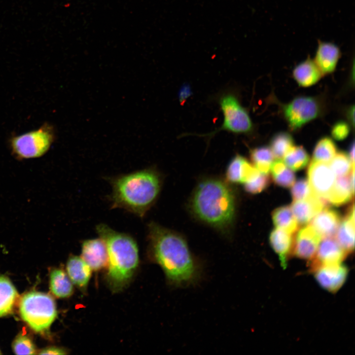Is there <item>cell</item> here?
Masks as SVG:
<instances>
[{
	"label": "cell",
	"mask_w": 355,
	"mask_h": 355,
	"mask_svg": "<svg viewBox=\"0 0 355 355\" xmlns=\"http://www.w3.org/2000/svg\"><path fill=\"white\" fill-rule=\"evenodd\" d=\"M147 240L148 257L161 268L171 287L185 288L201 281L204 265L182 237L152 222L148 225Z\"/></svg>",
	"instance_id": "6da1fadb"
},
{
	"label": "cell",
	"mask_w": 355,
	"mask_h": 355,
	"mask_svg": "<svg viewBox=\"0 0 355 355\" xmlns=\"http://www.w3.org/2000/svg\"><path fill=\"white\" fill-rule=\"evenodd\" d=\"M111 209H122L143 217L154 204L161 189V179L153 169H145L109 179Z\"/></svg>",
	"instance_id": "7a4b0ae2"
},
{
	"label": "cell",
	"mask_w": 355,
	"mask_h": 355,
	"mask_svg": "<svg viewBox=\"0 0 355 355\" xmlns=\"http://www.w3.org/2000/svg\"><path fill=\"white\" fill-rule=\"evenodd\" d=\"M96 230L107 251V285L112 292H119L129 285L139 266L137 244L130 235L117 232L104 223L98 224Z\"/></svg>",
	"instance_id": "3957f363"
},
{
	"label": "cell",
	"mask_w": 355,
	"mask_h": 355,
	"mask_svg": "<svg viewBox=\"0 0 355 355\" xmlns=\"http://www.w3.org/2000/svg\"><path fill=\"white\" fill-rule=\"evenodd\" d=\"M191 206L200 220L213 227L225 229L232 224L235 211L234 195L220 180L208 179L201 182L193 194Z\"/></svg>",
	"instance_id": "277c9868"
},
{
	"label": "cell",
	"mask_w": 355,
	"mask_h": 355,
	"mask_svg": "<svg viewBox=\"0 0 355 355\" xmlns=\"http://www.w3.org/2000/svg\"><path fill=\"white\" fill-rule=\"evenodd\" d=\"M19 311L22 319L39 333L46 332L57 315L53 298L48 294L39 292L25 294L20 300Z\"/></svg>",
	"instance_id": "5b68a950"
},
{
	"label": "cell",
	"mask_w": 355,
	"mask_h": 355,
	"mask_svg": "<svg viewBox=\"0 0 355 355\" xmlns=\"http://www.w3.org/2000/svg\"><path fill=\"white\" fill-rule=\"evenodd\" d=\"M55 138L54 128L45 124L37 130L11 138L10 146L19 159L37 158L48 150Z\"/></svg>",
	"instance_id": "8992f818"
},
{
	"label": "cell",
	"mask_w": 355,
	"mask_h": 355,
	"mask_svg": "<svg viewBox=\"0 0 355 355\" xmlns=\"http://www.w3.org/2000/svg\"><path fill=\"white\" fill-rule=\"evenodd\" d=\"M219 103L223 121L221 127L210 135L222 130L234 134H244L252 130V124L249 115L235 95L226 94L220 97Z\"/></svg>",
	"instance_id": "52a82bcc"
},
{
	"label": "cell",
	"mask_w": 355,
	"mask_h": 355,
	"mask_svg": "<svg viewBox=\"0 0 355 355\" xmlns=\"http://www.w3.org/2000/svg\"><path fill=\"white\" fill-rule=\"evenodd\" d=\"M319 105L316 99L300 97L294 99L284 108V113L290 127L297 129L316 118L319 113Z\"/></svg>",
	"instance_id": "ba28073f"
},
{
	"label": "cell",
	"mask_w": 355,
	"mask_h": 355,
	"mask_svg": "<svg viewBox=\"0 0 355 355\" xmlns=\"http://www.w3.org/2000/svg\"><path fill=\"white\" fill-rule=\"evenodd\" d=\"M307 174L308 182L313 194L327 201V196L336 180V176L329 164L313 160Z\"/></svg>",
	"instance_id": "9c48e42d"
},
{
	"label": "cell",
	"mask_w": 355,
	"mask_h": 355,
	"mask_svg": "<svg viewBox=\"0 0 355 355\" xmlns=\"http://www.w3.org/2000/svg\"><path fill=\"white\" fill-rule=\"evenodd\" d=\"M321 239L310 224L307 225L297 233L291 251L296 256L310 260L315 255Z\"/></svg>",
	"instance_id": "30bf717a"
},
{
	"label": "cell",
	"mask_w": 355,
	"mask_h": 355,
	"mask_svg": "<svg viewBox=\"0 0 355 355\" xmlns=\"http://www.w3.org/2000/svg\"><path fill=\"white\" fill-rule=\"evenodd\" d=\"M347 255L333 237L324 238L320 243L315 255L310 260V269L313 272L320 266L340 264Z\"/></svg>",
	"instance_id": "8fae6325"
},
{
	"label": "cell",
	"mask_w": 355,
	"mask_h": 355,
	"mask_svg": "<svg viewBox=\"0 0 355 355\" xmlns=\"http://www.w3.org/2000/svg\"><path fill=\"white\" fill-rule=\"evenodd\" d=\"M313 272L317 281L322 288L335 292L343 285L348 272L347 268L340 263L320 266Z\"/></svg>",
	"instance_id": "7c38bea8"
},
{
	"label": "cell",
	"mask_w": 355,
	"mask_h": 355,
	"mask_svg": "<svg viewBox=\"0 0 355 355\" xmlns=\"http://www.w3.org/2000/svg\"><path fill=\"white\" fill-rule=\"evenodd\" d=\"M92 270L100 271L107 267L108 254L103 240L99 238L84 240L81 244V257Z\"/></svg>",
	"instance_id": "4fadbf2b"
},
{
	"label": "cell",
	"mask_w": 355,
	"mask_h": 355,
	"mask_svg": "<svg viewBox=\"0 0 355 355\" xmlns=\"http://www.w3.org/2000/svg\"><path fill=\"white\" fill-rule=\"evenodd\" d=\"M329 204L326 200L312 195L305 199L294 201L290 209L298 225H303L311 221Z\"/></svg>",
	"instance_id": "5bb4252c"
},
{
	"label": "cell",
	"mask_w": 355,
	"mask_h": 355,
	"mask_svg": "<svg viewBox=\"0 0 355 355\" xmlns=\"http://www.w3.org/2000/svg\"><path fill=\"white\" fill-rule=\"evenodd\" d=\"M66 270L72 284L85 292L91 277L92 269L89 266L81 257L71 255L67 262Z\"/></svg>",
	"instance_id": "9a60e30c"
},
{
	"label": "cell",
	"mask_w": 355,
	"mask_h": 355,
	"mask_svg": "<svg viewBox=\"0 0 355 355\" xmlns=\"http://www.w3.org/2000/svg\"><path fill=\"white\" fill-rule=\"evenodd\" d=\"M340 56V50L336 44L318 40L314 62L322 74L335 70Z\"/></svg>",
	"instance_id": "2e32d148"
},
{
	"label": "cell",
	"mask_w": 355,
	"mask_h": 355,
	"mask_svg": "<svg viewBox=\"0 0 355 355\" xmlns=\"http://www.w3.org/2000/svg\"><path fill=\"white\" fill-rule=\"evenodd\" d=\"M340 223L338 213L326 207L312 218L310 224L324 238L335 236Z\"/></svg>",
	"instance_id": "e0dca14e"
},
{
	"label": "cell",
	"mask_w": 355,
	"mask_h": 355,
	"mask_svg": "<svg viewBox=\"0 0 355 355\" xmlns=\"http://www.w3.org/2000/svg\"><path fill=\"white\" fill-rule=\"evenodd\" d=\"M258 171L246 159L237 154L229 162L226 176L227 180L231 182L244 183Z\"/></svg>",
	"instance_id": "ac0fdd59"
},
{
	"label": "cell",
	"mask_w": 355,
	"mask_h": 355,
	"mask_svg": "<svg viewBox=\"0 0 355 355\" xmlns=\"http://www.w3.org/2000/svg\"><path fill=\"white\" fill-rule=\"evenodd\" d=\"M270 242L272 248L279 255L281 266L286 268L287 256L291 251L293 243L291 234L277 228L270 234Z\"/></svg>",
	"instance_id": "d6986e66"
},
{
	"label": "cell",
	"mask_w": 355,
	"mask_h": 355,
	"mask_svg": "<svg viewBox=\"0 0 355 355\" xmlns=\"http://www.w3.org/2000/svg\"><path fill=\"white\" fill-rule=\"evenodd\" d=\"M322 74L314 61L310 58L299 64L293 71L296 81L300 85L305 87L317 82Z\"/></svg>",
	"instance_id": "ffe728a7"
},
{
	"label": "cell",
	"mask_w": 355,
	"mask_h": 355,
	"mask_svg": "<svg viewBox=\"0 0 355 355\" xmlns=\"http://www.w3.org/2000/svg\"><path fill=\"white\" fill-rule=\"evenodd\" d=\"M72 283L67 273L60 268L53 269L50 274V288L56 297L66 298L73 293Z\"/></svg>",
	"instance_id": "44dd1931"
},
{
	"label": "cell",
	"mask_w": 355,
	"mask_h": 355,
	"mask_svg": "<svg viewBox=\"0 0 355 355\" xmlns=\"http://www.w3.org/2000/svg\"><path fill=\"white\" fill-rule=\"evenodd\" d=\"M354 195L349 176L338 177L328 194L327 200L329 203L339 206L351 200Z\"/></svg>",
	"instance_id": "7402d4cb"
},
{
	"label": "cell",
	"mask_w": 355,
	"mask_h": 355,
	"mask_svg": "<svg viewBox=\"0 0 355 355\" xmlns=\"http://www.w3.org/2000/svg\"><path fill=\"white\" fill-rule=\"evenodd\" d=\"M335 237L347 254L352 252L355 247V218L347 215L340 223Z\"/></svg>",
	"instance_id": "603a6c76"
},
{
	"label": "cell",
	"mask_w": 355,
	"mask_h": 355,
	"mask_svg": "<svg viewBox=\"0 0 355 355\" xmlns=\"http://www.w3.org/2000/svg\"><path fill=\"white\" fill-rule=\"evenodd\" d=\"M18 297V292L9 280L0 277V317L12 312Z\"/></svg>",
	"instance_id": "cb8c5ba5"
},
{
	"label": "cell",
	"mask_w": 355,
	"mask_h": 355,
	"mask_svg": "<svg viewBox=\"0 0 355 355\" xmlns=\"http://www.w3.org/2000/svg\"><path fill=\"white\" fill-rule=\"evenodd\" d=\"M272 218L277 228L289 234L295 233L298 228V224L289 207L284 206L276 209L272 213Z\"/></svg>",
	"instance_id": "d4e9b609"
},
{
	"label": "cell",
	"mask_w": 355,
	"mask_h": 355,
	"mask_svg": "<svg viewBox=\"0 0 355 355\" xmlns=\"http://www.w3.org/2000/svg\"><path fill=\"white\" fill-rule=\"evenodd\" d=\"M270 170L274 181L279 185L288 187L294 184L295 175L280 159L273 162Z\"/></svg>",
	"instance_id": "484cf974"
},
{
	"label": "cell",
	"mask_w": 355,
	"mask_h": 355,
	"mask_svg": "<svg viewBox=\"0 0 355 355\" xmlns=\"http://www.w3.org/2000/svg\"><path fill=\"white\" fill-rule=\"evenodd\" d=\"M274 157L271 149L267 147H257L252 150L250 152V158L253 166L264 174H268Z\"/></svg>",
	"instance_id": "4316f807"
},
{
	"label": "cell",
	"mask_w": 355,
	"mask_h": 355,
	"mask_svg": "<svg viewBox=\"0 0 355 355\" xmlns=\"http://www.w3.org/2000/svg\"><path fill=\"white\" fill-rule=\"evenodd\" d=\"M285 164L290 169L297 171L308 164L309 157L302 146H292L284 156Z\"/></svg>",
	"instance_id": "83f0119b"
},
{
	"label": "cell",
	"mask_w": 355,
	"mask_h": 355,
	"mask_svg": "<svg viewBox=\"0 0 355 355\" xmlns=\"http://www.w3.org/2000/svg\"><path fill=\"white\" fill-rule=\"evenodd\" d=\"M336 146L331 139L326 137L317 143L313 153V160L326 163L329 162L336 154Z\"/></svg>",
	"instance_id": "f1b7e54d"
},
{
	"label": "cell",
	"mask_w": 355,
	"mask_h": 355,
	"mask_svg": "<svg viewBox=\"0 0 355 355\" xmlns=\"http://www.w3.org/2000/svg\"><path fill=\"white\" fill-rule=\"evenodd\" d=\"M293 143L292 138L289 134L280 132L276 134L271 142V150L274 156L278 159L284 157Z\"/></svg>",
	"instance_id": "f546056e"
},
{
	"label": "cell",
	"mask_w": 355,
	"mask_h": 355,
	"mask_svg": "<svg viewBox=\"0 0 355 355\" xmlns=\"http://www.w3.org/2000/svg\"><path fill=\"white\" fill-rule=\"evenodd\" d=\"M329 165L338 177L347 176L355 169V164L351 162L349 157L342 152L336 154L329 162Z\"/></svg>",
	"instance_id": "4dcf8cb0"
},
{
	"label": "cell",
	"mask_w": 355,
	"mask_h": 355,
	"mask_svg": "<svg viewBox=\"0 0 355 355\" xmlns=\"http://www.w3.org/2000/svg\"><path fill=\"white\" fill-rule=\"evenodd\" d=\"M270 181V177L268 174L259 171L244 183L245 189L249 193H258L266 188Z\"/></svg>",
	"instance_id": "1f68e13d"
},
{
	"label": "cell",
	"mask_w": 355,
	"mask_h": 355,
	"mask_svg": "<svg viewBox=\"0 0 355 355\" xmlns=\"http://www.w3.org/2000/svg\"><path fill=\"white\" fill-rule=\"evenodd\" d=\"M12 349L16 355H35L36 352L32 340L23 334L16 337L12 343Z\"/></svg>",
	"instance_id": "d6a6232c"
},
{
	"label": "cell",
	"mask_w": 355,
	"mask_h": 355,
	"mask_svg": "<svg viewBox=\"0 0 355 355\" xmlns=\"http://www.w3.org/2000/svg\"><path fill=\"white\" fill-rule=\"evenodd\" d=\"M291 194L294 201L305 199L314 195L308 181L305 179L296 182L291 188Z\"/></svg>",
	"instance_id": "836d02e7"
},
{
	"label": "cell",
	"mask_w": 355,
	"mask_h": 355,
	"mask_svg": "<svg viewBox=\"0 0 355 355\" xmlns=\"http://www.w3.org/2000/svg\"><path fill=\"white\" fill-rule=\"evenodd\" d=\"M350 127L348 124L343 121L336 123L333 127L331 134L333 137L337 140L346 138L349 134Z\"/></svg>",
	"instance_id": "e575fe53"
},
{
	"label": "cell",
	"mask_w": 355,
	"mask_h": 355,
	"mask_svg": "<svg viewBox=\"0 0 355 355\" xmlns=\"http://www.w3.org/2000/svg\"><path fill=\"white\" fill-rule=\"evenodd\" d=\"M67 351L62 348L57 347H49L44 348L39 352L40 355H66Z\"/></svg>",
	"instance_id": "d590c367"
},
{
	"label": "cell",
	"mask_w": 355,
	"mask_h": 355,
	"mask_svg": "<svg viewBox=\"0 0 355 355\" xmlns=\"http://www.w3.org/2000/svg\"><path fill=\"white\" fill-rule=\"evenodd\" d=\"M351 162L355 164V144L353 143L350 150V156H349Z\"/></svg>",
	"instance_id": "8d00e7d4"
},
{
	"label": "cell",
	"mask_w": 355,
	"mask_h": 355,
	"mask_svg": "<svg viewBox=\"0 0 355 355\" xmlns=\"http://www.w3.org/2000/svg\"><path fill=\"white\" fill-rule=\"evenodd\" d=\"M354 110H355L354 106H353L350 110V118H351V119L352 118V123L353 124L354 123Z\"/></svg>",
	"instance_id": "74e56055"
},
{
	"label": "cell",
	"mask_w": 355,
	"mask_h": 355,
	"mask_svg": "<svg viewBox=\"0 0 355 355\" xmlns=\"http://www.w3.org/2000/svg\"><path fill=\"white\" fill-rule=\"evenodd\" d=\"M0 354H1L0 351Z\"/></svg>",
	"instance_id": "f35d334b"
}]
</instances>
